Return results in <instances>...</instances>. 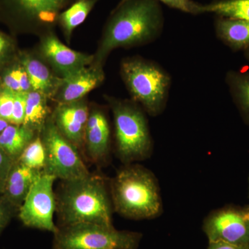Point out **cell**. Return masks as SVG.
I'll return each instance as SVG.
<instances>
[{
	"mask_svg": "<svg viewBox=\"0 0 249 249\" xmlns=\"http://www.w3.org/2000/svg\"><path fill=\"white\" fill-rule=\"evenodd\" d=\"M163 24L157 0L120 1L106 22L93 63L103 67L114 49L150 43L160 35Z\"/></svg>",
	"mask_w": 249,
	"mask_h": 249,
	"instance_id": "obj_1",
	"label": "cell"
},
{
	"mask_svg": "<svg viewBox=\"0 0 249 249\" xmlns=\"http://www.w3.org/2000/svg\"><path fill=\"white\" fill-rule=\"evenodd\" d=\"M56 196L57 227L79 223L112 224L114 213L109 182L101 175L63 181Z\"/></svg>",
	"mask_w": 249,
	"mask_h": 249,
	"instance_id": "obj_2",
	"label": "cell"
},
{
	"mask_svg": "<svg viewBox=\"0 0 249 249\" xmlns=\"http://www.w3.org/2000/svg\"><path fill=\"white\" fill-rule=\"evenodd\" d=\"M109 188L114 211L122 217L150 219L163 211L158 181L142 165H124L109 181Z\"/></svg>",
	"mask_w": 249,
	"mask_h": 249,
	"instance_id": "obj_3",
	"label": "cell"
},
{
	"mask_svg": "<svg viewBox=\"0 0 249 249\" xmlns=\"http://www.w3.org/2000/svg\"><path fill=\"white\" fill-rule=\"evenodd\" d=\"M114 124L115 152L118 158L130 164L150 158L153 143L146 117L134 101L107 97Z\"/></svg>",
	"mask_w": 249,
	"mask_h": 249,
	"instance_id": "obj_4",
	"label": "cell"
},
{
	"mask_svg": "<svg viewBox=\"0 0 249 249\" xmlns=\"http://www.w3.org/2000/svg\"><path fill=\"white\" fill-rule=\"evenodd\" d=\"M121 73L132 100L140 104L151 116H157L164 110L171 78L155 62L140 57L124 59Z\"/></svg>",
	"mask_w": 249,
	"mask_h": 249,
	"instance_id": "obj_5",
	"label": "cell"
},
{
	"mask_svg": "<svg viewBox=\"0 0 249 249\" xmlns=\"http://www.w3.org/2000/svg\"><path fill=\"white\" fill-rule=\"evenodd\" d=\"M53 235L52 249H138L142 237V232L96 223L58 227Z\"/></svg>",
	"mask_w": 249,
	"mask_h": 249,
	"instance_id": "obj_6",
	"label": "cell"
},
{
	"mask_svg": "<svg viewBox=\"0 0 249 249\" xmlns=\"http://www.w3.org/2000/svg\"><path fill=\"white\" fill-rule=\"evenodd\" d=\"M75 0H0V21L20 34L54 31L59 15Z\"/></svg>",
	"mask_w": 249,
	"mask_h": 249,
	"instance_id": "obj_7",
	"label": "cell"
},
{
	"mask_svg": "<svg viewBox=\"0 0 249 249\" xmlns=\"http://www.w3.org/2000/svg\"><path fill=\"white\" fill-rule=\"evenodd\" d=\"M40 135L46 153L43 173L53 175L62 181L89 175L79 150L59 132L51 116Z\"/></svg>",
	"mask_w": 249,
	"mask_h": 249,
	"instance_id": "obj_8",
	"label": "cell"
},
{
	"mask_svg": "<svg viewBox=\"0 0 249 249\" xmlns=\"http://www.w3.org/2000/svg\"><path fill=\"white\" fill-rule=\"evenodd\" d=\"M55 177L43 173L28 193L19 209V217L26 227L41 231L57 232L54 223L56 196L53 191Z\"/></svg>",
	"mask_w": 249,
	"mask_h": 249,
	"instance_id": "obj_9",
	"label": "cell"
},
{
	"mask_svg": "<svg viewBox=\"0 0 249 249\" xmlns=\"http://www.w3.org/2000/svg\"><path fill=\"white\" fill-rule=\"evenodd\" d=\"M203 231L210 242L249 247V206H227L205 218Z\"/></svg>",
	"mask_w": 249,
	"mask_h": 249,
	"instance_id": "obj_10",
	"label": "cell"
},
{
	"mask_svg": "<svg viewBox=\"0 0 249 249\" xmlns=\"http://www.w3.org/2000/svg\"><path fill=\"white\" fill-rule=\"evenodd\" d=\"M40 38L36 53L60 78H66L93 62V54L70 49L59 40L54 31L41 36Z\"/></svg>",
	"mask_w": 249,
	"mask_h": 249,
	"instance_id": "obj_11",
	"label": "cell"
},
{
	"mask_svg": "<svg viewBox=\"0 0 249 249\" xmlns=\"http://www.w3.org/2000/svg\"><path fill=\"white\" fill-rule=\"evenodd\" d=\"M90 109L85 98L80 101L57 104L52 111L54 124L60 132L79 150H84V137Z\"/></svg>",
	"mask_w": 249,
	"mask_h": 249,
	"instance_id": "obj_12",
	"label": "cell"
},
{
	"mask_svg": "<svg viewBox=\"0 0 249 249\" xmlns=\"http://www.w3.org/2000/svg\"><path fill=\"white\" fill-rule=\"evenodd\" d=\"M103 67L91 64L73 74L61 78L53 101L57 104L80 101L104 81Z\"/></svg>",
	"mask_w": 249,
	"mask_h": 249,
	"instance_id": "obj_13",
	"label": "cell"
},
{
	"mask_svg": "<svg viewBox=\"0 0 249 249\" xmlns=\"http://www.w3.org/2000/svg\"><path fill=\"white\" fill-rule=\"evenodd\" d=\"M111 129L107 115L101 108L90 109L84 137V150L91 161L101 163L109 157Z\"/></svg>",
	"mask_w": 249,
	"mask_h": 249,
	"instance_id": "obj_14",
	"label": "cell"
},
{
	"mask_svg": "<svg viewBox=\"0 0 249 249\" xmlns=\"http://www.w3.org/2000/svg\"><path fill=\"white\" fill-rule=\"evenodd\" d=\"M18 57L27 71L32 89L43 93L49 99H53L61 78L54 73L36 52H19Z\"/></svg>",
	"mask_w": 249,
	"mask_h": 249,
	"instance_id": "obj_15",
	"label": "cell"
},
{
	"mask_svg": "<svg viewBox=\"0 0 249 249\" xmlns=\"http://www.w3.org/2000/svg\"><path fill=\"white\" fill-rule=\"evenodd\" d=\"M42 173L40 170L29 168L19 160H16L5 181L2 191L4 197L19 209L31 188Z\"/></svg>",
	"mask_w": 249,
	"mask_h": 249,
	"instance_id": "obj_16",
	"label": "cell"
},
{
	"mask_svg": "<svg viewBox=\"0 0 249 249\" xmlns=\"http://www.w3.org/2000/svg\"><path fill=\"white\" fill-rule=\"evenodd\" d=\"M218 38L233 52L249 47V21L219 17L215 22Z\"/></svg>",
	"mask_w": 249,
	"mask_h": 249,
	"instance_id": "obj_17",
	"label": "cell"
},
{
	"mask_svg": "<svg viewBox=\"0 0 249 249\" xmlns=\"http://www.w3.org/2000/svg\"><path fill=\"white\" fill-rule=\"evenodd\" d=\"M38 134L24 124H9L0 134V147L16 161Z\"/></svg>",
	"mask_w": 249,
	"mask_h": 249,
	"instance_id": "obj_18",
	"label": "cell"
},
{
	"mask_svg": "<svg viewBox=\"0 0 249 249\" xmlns=\"http://www.w3.org/2000/svg\"><path fill=\"white\" fill-rule=\"evenodd\" d=\"M49 99L46 95L39 91L32 90L28 92L25 116L22 124L40 134L52 115L48 105Z\"/></svg>",
	"mask_w": 249,
	"mask_h": 249,
	"instance_id": "obj_19",
	"label": "cell"
},
{
	"mask_svg": "<svg viewBox=\"0 0 249 249\" xmlns=\"http://www.w3.org/2000/svg\"><path fill=\"white\" fill-rule=\"evenodd\" d=\"M98 0H75L59 15L58 24L70 42L72 34L85 22Z\"/></svg>",
	"mask_w": 249,
	"mask_h": 249,
	"instance_id": "obj_20",
	"label": "cell"
},
{
	"mask_svg": "<svg viewBox=\"0 0 249 249\" xmlns=\"http://www.w3.org/2000/svg\"><path fill=\"white\" fill-rule=\"evenodd\" d=\"M226 83L232 101L249 127V71H228Z\"/></svg>",
	"mask_w": 249,
	"mask_h": 249,
	"instance_id": "obj_21",
	"label": "cell"
},
{
	"mask_svg": "<svg viewBox=\"0 0 249 249\" xmlns=\"http://www.w3.org/2000/svg\"><path fill=\"white\" fill-rule=\"evenodd\" d=\"M200 12L213 13L219 17L249 21V0H218L201 5Z\"/></svg>",
	"mask_w": 249,
	"mask_h": 249,
	"instance_id": "obj_22",
	"label": "cell"
},
{
	"mask_svg": "<svg viewBox=\"0 0 249 249\" xmlns=\"http://www.w3.org/2000/svg\"><path fill=\"white\" fill-rule=\"evenodd\" d=\"M18 160L29 168L43 172L46 163V153L40 134L26 147Z\"/></svg>",
	"mask_w": 249,
	"mask_h": 249,
	"instance_id": "obj_23",
	"label": "cell"
},
{
	"mask_svg": "<svg viewBox=\"0 0 249 249\" xmlns=\"http://www.w3.org/2000/svg\"><path fill=\"white\" fill-rule=\"evenodd\" d=\"M19 52L15 41L0 31V71L18 58Z\"/></svg>",
	"mask_w": 249,
	"mask_h": 249,
	"instance_id": "obj_24",
	"label": "cell"
},
{
	"mask_svg": "<svg viewBox=\"0 0 249 249\" xmlns=\"http://www.w3.org/2000/svg\"><path fill=\"white\" fill-rule=\"evenodd\" d=\"M27 93L18 92L15 94L14 109L11 124L20 125L24 123L27 105Z\"/></svg>",
	"mask_w": 249,
	"mask_h": 249,
	"instance_id": "obj_25",
	"label": "cell"
},
{
	"mask_svg": "<svg viewBox=\"0 0 249 249\" xmlns=\"http://www.w3.org/2000/svg\"><path fill=\"white\" fill-rule=\"evenodd\" d=\"M15 94L14 91L4 88L0 94V116L9 123L14 109Z\"/></svg>",
	"mask_w": 249,
	"mask_h": 249,
	"instance_id": "obj_26",
	"label": "cell"
},
{
	"mask_svg": "<svg viewBox=\"0 0 249 249\" xmlns=\"http://www.w3.org/2000/svg\"><path fill=\"white\" fill-rule=\"evenodd\" d=\"M127 1L121 0V1ZM170 7L180 10L183 12L192 14H199L200 12V4L193 2L191 0H159Z\"/></svg>",
	"mask_w": 249,
	"mask_h": 249,
	"instance_id": "obj_27",
	"label": "cell"
},
{
	"mask_svg": "<svg viewBox=\"0 0 249 249\" xmlns=\"http://www.w3.org/2000/svg\"><path fill=\"white\" fill-rule=\"evenodd\" d=\"M14 162L0 147V191H3L5 181Z\"/></svg>",
	"mask_w": 249,
	"mask_h": 249,
	"instance_id": "obj_28",
	"label": "cell"
},
{
	"mask_svg": "<svg viewBox=\"0 0 249 249\" xmlns=\"http://www.w3.org/2000/svg\"><path fill=\"white\" fill-rule=\"evenodd\" d=\"M11 206H14L6 198L0 199V232L9 222L11 216Z\"/></svg>",
	"mask_w": 249,
	"mask_h": 249,
	"instance_id": "obj_29",
	"label": "cell"
},
{
	"mask_svg": "<svg viewBox=\"0 0 249 249\" xmlns=\"http://www.w3.org/2000/svg\"><path fill=\"white\" fill-rule=\"evenodd\" d=\"M207 249H249V247L231 245L227 242H210Z\"/></svg>",
	"mask_w": 249,
	"mask_h": 249,
	"instance_id": "obj_30",
	"label": "cell"
},
{
	"mask_svg": "<svg viewBox=\"0 0 249 249\" xmlns=\"http://www.w3.org/2000/svg\"><path fill=\"white\" fill-rule=\"evenodd\" d=\"M9 124H10L9 121L5 120L4 119H3L2 117L0 116V134L7 127V126L9 125Z\"/></svg>",
	"mask_w": 249,
	"mask_h": 249,
	"instance_id": "obj_31",
	"label": "cell"
},
{
	"mask_svg": "<svg viewBox=\"0 0 249 249\" xmlns=\"http://www.w3.org/2000/svg\"><path fill=\"white\" fill-rule=\"evenodd\" d=\"M244 55H245V58L249 62V47L244 51Z\"/></svg>",
	"mask_w": 249,
	"mask_h": 249,
	"instance_id": "obj_32",
	"label": "cell"
},
{
	"mask_svg": "<svg viewBox=\"0 0 249 249\" xmlns=\"http://www.w3.org/2000/svg\"><path fill=\"white\" fill-rule=\"evenodd\" d=\"M3 89V87L2 85H1V81H0V94H1V91H2Z\"/></svg>",
	"mask_w": 249,
	"mask_h": 249,
	"instance_id": "obj_33",
	"label": "cell"
},
{
	"mask_svg": "<svg viewBox=\"0 0 249 249\" xmlns=\"http://www.w3.org/2000/svg\"></svg>",
	"mask_w": 249,
	"mask_h": 249,
	"instance_id": "obj_34",
	"label": "cell"
}]
</instances>
